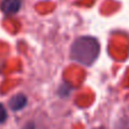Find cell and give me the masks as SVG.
<instances>
[{
	"instance_id": "6da1fadb",
	"label": "cell",
	"mask_w": 129,
	"mask_h": 129,
	"mask_svg": "<svg viewBox=\"0 0 129 129\" xmlns=\"http://www.w3.org/2000/svg\"><path fill=\"white\" fill-rule=\"evenodd\" d=\"M100 54V43L92 36H80L70 48V59L76 62L91 66Z\"/></svg>"
},
{
	"instance_id": "7a4b0ae2",
	"label": "cell",
	"mask_w": 129,
	"mask_h": 129,
	"mask_svg": "<svg viewBox=\"0 0 129 129\" xmlns=\"http://www.w3.org/2000/svg\"><path fill=\"white\" fill-rule=\"evenodd\" d=\"M26 104H27V98H26V95H24V94H22V93L11 96L8 102L9 108H10L13 111H19L23 108L26 107Z\"/></svg>"
},
{
	"instance_id": "3957f363",
	"label": "cell",
	"mask_w": 129,
	"mask_h": 129,
	"mask_svg": "<svg viewBox=\"0 0 129 129\" xmlns=\"http://www.w3.org/2000/svg\"><path fill=\"white\" fill-rule=\"evenodd\" d=\"M22 6V0H2L1 10L6 15H13L19 10Z\"/></svg>"
},
{
	"instance_id": "277c9868",
	"label": "cell",
	"mask_w": 129,
	"mask_h": 129,
	"mask_svg": "<svg viewBox=\"0 0 129 129\" xmlns=\"http://www.w3.org/2000/svg\"><path fill=\"white\" fill-rule=\"evenodd\" d=\"M6 119H7V111H6V109H5L4 104L0 103V123L5 122Z\"/></svg>"
},
{
	"instance_id": "5b68a950",
	"label": "cell",
	"mask_w": 129,
	"mask_h": 129,
	"mask_svg": "<svg viewBox=\"0 0 129 129\" xmlns=\"http://www.w3.org/2000/svg\"><path fill=\"white\" fill-rule=\"evenodd\" d=\"M23 129H35V125H34V123H32V122H29V123H27V125L25 126Z\"/></svg>"
}]
</instances>
